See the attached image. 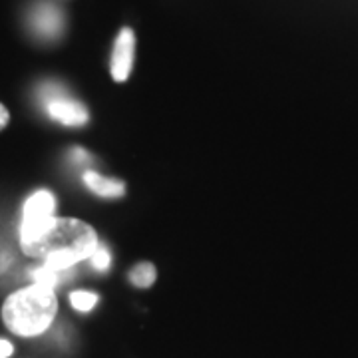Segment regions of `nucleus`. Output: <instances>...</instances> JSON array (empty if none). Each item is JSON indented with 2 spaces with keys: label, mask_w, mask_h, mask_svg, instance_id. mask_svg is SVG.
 <instances>
[{
  "label": "nucleus",
  "mask_w": 358,
  "mask_h": 358,
  "mask_svg": "<svg viewBox=\"0 0 358 358\" xmlns=\"http://www.w3.org/2000/svg\"><path fill=\"white\" fill-rule=\"evenodd\" d=\"M98 243L96 231L80 219L50 217L34 225H20L22 253L56 271H70L90 259Z\"/></svg>",
  "instance_id": "f257e3e1"
},
{
  "label": "nucleus",
  "mask_w": 358,
  "mask_h": 358,
  "mask_svg": "<svg viewBox=\"0 0 358 358\" xmlns=\"http://www.w3.org/2000/svg\"><path fill=\"white\" fill-rule=\"evenodd\" d=\"M58 313V299L50 287L30 285L13 293L2 305V322L18 336H38L50 329Z\"/></svg>",
  "instance_id": "f03ea898"
},
{
  "label": "nucleus",
  "mask_w": 358,
  "mask_h": 358,
  "mask_svg": "<svg viewBox=\"0 0 358 358\" xmlns=\"http://www.w3.org/2000/svg\"><path fill=\"white\" fill-rule=\"evenodd\" d=\"M40 102L46 108L52 120L64 124V126H84L90 120L88 110L84 103L74 100L60 84L48 82L40 88Z\"/></svg>",
  "instance_id": "7ed1b4c3"
},
{
  "label": "nucleus",
  "mask_w": 358,
  "mask_h": 358,
  "mask_svg": "<svg viewBox=\"0 0 358 358\" xmlns=\"http://www.w3.org/2000/svg\"><path fill=\"white\" fill-rule=\"evenodd\" d=\"M64 14L50 2H40L30 13V28L42 40H58L64 32Z\"/></svg>",
  "instance_id": "20e7f679"
},
{
  "label": "nucleus",
  "mask_w": 358,
  "mask_h": 358,
  "mask_svg": "<svg viewBox=\"0 0 358 358\" xmlns=\"http://www.w3.org/2000/svg\"><path fill=\"white\" fill-rule=\"evenodd\" d=\"M134 48H136V38L129 28H124L117 38H115L114 50H112V78L115 82H126L134 66Z\"/></svg>",
  "instance_id": "39448f33"
},
{
  "label": "nucleus",
  "mask_w": 358,
  "mask_h": 358,
  "mask_svg": "<svg viewBox=\"0 0 358 358\" xmlns=\"http://www.w3.org/2000/svg\"><path fill=\"white\" fill-rule=\"evenodd\" d=\"M54 209H56V197L50 192H36L34 195L28 197L22 209V223L20 225H34L44 219L54 217Z\"/></svg>",
  "instance_id": "423d86ee"
},
{
  "label": "nucleus",
  "mask_w": 358,
  "mask_h": 358,
  "mask_svg": "<svg viewBox=\"0 0 358 358\" xmlns=\"http://www.w3.org/2000/svg\"><path fill=\"white\" fill-rule=\"evenodd\" d=\"M84 183L88 185L90 192H94L100 197H122L126 193V185L122 181L112 178H103L96 171L84 173Z\"/></svg>",
  "instance_id": "0eeeda50"
},
{
  "label": "nucleus",
  "mask_w": 358,
  "mask_h": 358,
  "mask_svg": "<svg viewBox=\"0 0 358 358\" xmlns=\"http://www.w3.org/2000/svg\"><path fill=\"white\" fill-rule=\"evenodd\" d=\"M129 281L136 287H152L155 281V267L152 263H140L129 271Z\"/></svg>",
  "instance_id": "6e6552de"
},
{
  "label": "nucleus",
  "mask_w": 358,
  "mask_h": 358,
  "mask_svg": "<svg viewBox=\"0 0 358 358\" xmlns=\"http://www.w3.org/2000/svg\"><path fill=\"white\" fill-rule=\"evenodd\" d=\"M66 273H68V271H56V268H50V267H46V265H42V267L32 271V279H34V282H38V285H44V287H50V289H54L58 282L64 279Z\"/></svg>",
  "instance_id": "1a4fd4ad"
},
{
  "label": "nucleus",
  "mask_w": 358,
  "mask_h": 358,
  "mask_svg": "<svg viewBox=\"0 0 358 358\" xmlns=\"http://www.w3.org/2000/svg\"><path fill=\"white\" fill-rule=\"evenodd\" d=\"M70 303H72V307L80 310V313H88L92 308L96 307V303H98V294L96 293H90V291H74V293L70 294Z\"/></svg>",
  "instance_id": "9d476101"
},
{
  "label": "nucleus",
  "mask_w": 358,
  "mask_h": 358,
  "mask_svg": "<svg viewBox=\"0 0 358 358\" xmlns=\"http://www.w3.org/2000/svg\"><path fill=\"white\" fill-rule=\"evenodd\" d=\"M110 263H112V255H110L108 247L98 243L96 251L90 255V265H92V268H96V271H108Z\"/></svg>",
  "instance_id": "9b49d317"
},
{
  "label": "nucleus",
  "mask_w": 358,
  "mask_h": 358,
  "mask_svg": "<svg viewBox=\"0 0 358 358\" xmlns=\"http://www.w3.org/2000/svg\"><path fill=\"white\" fill-rule=\"evenodd\" d=\"M8 122H10V112L6 110V106L0 103V131L8 126Z\"/></svg>",
  "instance_id": "f8f14e48"
},
{
  "label": "nucleus",
  "mask_w": 358,
  "mask_h": 358,
  "mask_svg": "<svg viewBox=\"0 0 358 358\" xmlns=\"http://www.w3.org/2000/svg\"><path fill=\"white\" fill-rule=\"evenodd\" d=\"M13 345L8 341H0V358H8L13 355Z\"/></svg>",
  "instance_id": "ddd939ff"
}]
</instances>
